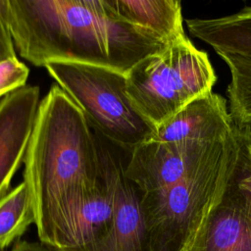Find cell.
<instances>
[{
  "instance_id": "1",
  "label": "cell",
  "mask_w": 251,
  "mask_h": 251,
  "mask_svg": "<svg viewBox=\"0 0 251 251\" xmlns=\"http://www.w3.org/2000/svg\"><path fill=\"white\" fill-rule=\"evenodd\" d=\"M15 46L34 66L63 61L126 75L169 44L123 20L110 0H0Z\"/></svg>"
},
{
  "instance_id": "2",
  "label": "cell",
  "mask_w": 251,
  "mask_h": 251,
  "mask_svg": "<svg viewBox=\"0 0 251 251\" xmlns=\"http://www.w3.org/2000/svg\"><path fill=\"white\" fill-rule=\"evenodd\" d=\"M78 106L58 85L39 102L24 160L40 242L73 248L75 215L85 189L101 170L98 140Z\"/></svg>"
},
{
  "instance_id": "3",
  "label": "cell",
  "mask_w": 251,
  "mask_h": 251,
  "mask_svg": "<svg viewBox=\"0 0 251 251\" xmlns=\"http://www.w3.org/2000/svg\"><path fill=\"white\" fill-rule=\"evenodd\" d=\"M244 134L237 126L192 174L167 188L145 192L141 207L152 251H181L218 204L242 158Z\"/></svg>"
},
{
  "instance_id": "4",
  "label": "cell",
  "mask_w": 251,
  "mask_h": 251,
  "mask_svg": "<svg viewBox=\"0 0 251 251\" xmlns=\"http://www.w3.org/2000/svg\"><path fill=\"white\" fill-rule=\"evenodd\" d=\"M135 109L155 128L194 99L212 92L217 75L207 52L184 34L126 75Z\"/></svg>"
},
{
  "instance_id": "5",
  "label": "cell",
  "mask_w": 251,
  "mask_h": 251,
  "mask_svg": "<svg viewBox=\"0 0 251 251\" xmlns=\"http://www.w3.org/2000/svg\"><path fill=\"white\" fill-rule=\"evenodd\" d=\"M82 111L91 127L111 142L131 150L154 127L133 106L125 74L105 67L54 61L44 66Z\"/></svg>"
},
{
  "instance_id": "6",
  "label": "cell",
  "mask_w": 251,
  "mask_h": 251,
  "mask_svg": "<svg viewBox=\"0 0 251 251\" xmlns=\"http://www.w3.org/2000/svg\"><path fill=\"white\" fill-rule=\"evenodd\" d=\"M181 251H251V156L245 137L234 176Z\"/></svg>"
},
{
  "instance_id": "7",
  "label": "cell",
  "mask_w": 251,
  "mask_h": 251,
  "mask_svg": "<svg viewBox=\"0 0 251 251\" xmlns=\"http://www.w3.org/2000/svg\"><path fill=\"white\" fill-rule=\"evenodd\" d=\"M219 142L169 143L147 139L130 150L125 175L143 193L167 188L199 168Z\"/></svg>"
},
{
  "instance_id": "8",
  "label": "cell",
  "mask_w": 251,
  "mask_h": 251,
  "mask_svg": "<svg viewBox=\"0 0 251 251\" xmlns=\"http://www.w3.org/2000/svg\"><path fill=\"white\" fill-rule=\"evenodd\" d=\"M236 127L226 100L212 91L194 99L157 126L148 139L169 143L210 144L225 140Z\"/></svg>"
},
{
  "instance_id": "9",
  "label": "cell",
  "mask_w": 251,
  "mask_h": 251,
  "mask_svg": "<svg viewBox=\"0 0 251 251\" xmlns=\"http://www.w3.org/2000/svg\"><path fill=\"white\" fill-rule=\"evenodd\" d=\"M40 89L25 85L0 101V199L24 163L39 106Z\"/></svg>"
},
{
  "instance_id": "10",
  "label": "cell",
  "mask_w": 251,
  "mask_h": 251,
  "mask_svg": "<svg viewBox=\"0 0 251 251\" xmlns=\"http://www.w3.org/2000/svg\"><path fill=\"white\" fill-rule=\"evenodd\" d=\"M114 191V221L107 236L86 249L57 251H152L141 207L143 192L126 176L121 162L116 171Z\"/></svg>"
},
{
  "instance_id": "11",
  "label": "cell",
  "mask_w": 251,
  "mask_h": 251,
  "mask_svg": "<svg viewBox=\"0 0 251 251\" xmlns=\"http://www.w3.org/2000/svg\"><path fill=\"white\" fill-rule=\"evenodd\" d=\"M189 32L210 45L222 57L251 62V6L218 18L186 21Z\"/></svg>"
},
{
  "instance_id": "12",
  "label": "cell",
  "mask_w": 251,
  "mask_h": 251,
  "mask_svg": "<svg viewBox=\"0 0 251 251\" xmlns=\"http://www.w3.org/2000/svg\"><path fill=\"white\" fill-rule=\"evenodd\" d=\"M117 14L170 44L184 35L181 2L177 0H110Z\"/></svg>"
},
{
  "instance_id": "13",
  "label": "cell",
  "mask_w": 251,
  "mask_h": 251,
  "mask_svg": "<svg viewBox=\"0 0 251 251\" xmlns=\"http://www.w3.org/2000/svg\"><path fill=\"white\" fill-rule=\"evenodd\" d=\"M35 223L32 194L23 181L0 199V251L20 238Z\"/></svg>"
},
{
  "instance_id": "14",
  "label": "cell",
  "mask_w": 251,
  "mask_h": 251,
  "mask_svg": "<svg viewBox=\"0 0 251 251\" xmlns=\"http://www.w3.org/2000/svg\"><path fill=\"white\" fill-rule=\"evenodd\" d=\"M29 69L17 57L0 62V97L25 86Z\"/></svg>"
},
{
  "instance_id": "15",
  "label": "cell",
  "mask_w": 251,
  "mask_h": 251,
  "mask_svg": "<svg viewBox=\"0 0 251 251\" xmlns=\"http://www.w3.org/2000/svg\"><path fill=\"white\" fill-rule=\"evenodd\" d=\"M17 57L15 44L0 5V62Z\"/></svg>"
},
{
  "instance_id": "16",
  "label": "cell",
  "mask_w": 251,
  "mask_h": 251,
  "mask_svg": "<svg viewBox=\"0 0 251 251\" xmlns=\"http://www.w3.org/2000/svg\"><path fill=\"white\" fill-rule=\"evenodd\" d=\"M10 251H57L42 242L18 241Z\"/></svg>"
},
{
  "instance_id": "17",
  "label": "cell",
  "mask_w": 251,
  "mask_h": 251,
  "mask_svg": "<svg viewBox=\"0 0 251 251\" xmlns=\"http://www.w3.org/2000/svg\"><path fill=\"white\" fill-rule=\"evenodd\" d=\"M241 129H242V128H241ZM242 131H243V133H244V137H245V142H246L247 149H248L249 154H250V156H251V137H249V136L244 132L243 129H242Z\"/></svg>"
},
{
  "instance_id": "18",
  "label": "cell",
  "mask_w": 251,
  "mask_h": 251,
  "mask_svg": "<svg viewBox=\"0 0 251 251\" xmlns=\"http://www.w3.org/2000/svg\"><path fill=\"white\" fill-rule=\"evenodd\" d=\"M240 128H242V129L244 130V132H245L249 137H251V123L248 124V125H246V126H242V127H240Z\"/></svg>"
}]
</instances>
